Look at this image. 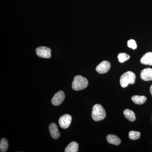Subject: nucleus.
I'll return each instance as SVG.
<instances>
[{"mask_svg": "<svg viewBox=\"0 0 152 152\" xmlns=\"http://www.w3.org/2000/svg\"><path fill=\"white\" fill-rule=\"evenodd\" d=\"M49 130L51 136L53 138L58 139L60 137V133L58 130L57 125L55 123H51L49 125Z\"/></svg>", "mask_w": 152, "mask_h": 152, "instance_id": "nucleus-9", "label": "nucleus"}, {"mask_svg": "<svg viewBox=\"0 0 152 152\" xmlns=\"http://www.w3.org/2000/svg\"><path fill=\"white\" fill-rule=\"evenodd\" d=\"M88 85V81L86 78L80 75H77L74 77L72 88L75 91H80L86 88Z\"/></svg>", "mask_w": 152, "mask_h": 152, "instance_id": "nucleus-1", "label": "nucleus"}, {"mask_svg": "<svg viewBox=\"0 0 152 152\" xmlns=\"http://www.w3.org/2000/svg\"><path fill=\"white\" fill-rule=\"evenodd\" d=\"M132 101L134 102V103L137 104H142L145 103L147 100L146 97L144 96H133L132 97Z\"/></svg>", "mask_w": 152, "mask_h": 152, "instance_id": "nucleus-12", "label": "nucleus"}, {"mask_svg": "<svg viewBox=\"0 0 152 152\" xmlns=\"http://www.w3.org/2000/svg\"><path fill=\"white\" fill-rule=\"evenodd\" d=\"M125 118L131 122L134 121L136 120V116L134 112L129 109H126L124 111Z\"/></svg>", "mask_w": 152, "mask_h": 152, "instance_id": "nucleus-14", "label": "nucleus"}, {"mask_svg": "<svg viewBox=\"0 0 152 152\" xmlns=\"http://www.w3.org/2000/svg\"><path fill=\"white\" fill-rule=\"evenodd\" d=\"M107 139L109 143L115 145H118L121 143V139L115 135H108L107 137Z\"/></svg>", "mask_w": 152, "mask_h": 152, "instance_id": "nucleus-11", "label": "nucleus"}, {"mask_svg": "<svg viewBox=\"0 0 152 152\" xmlns=\"http://www.w3.org/2000/svg\"><path fill=\"white\" fill-rule=\"evenodd\" d=\"M136 75L134 73L128 71L121 76L120 84L123 88H126L129 84H133L135 82Z\"/></svg>", "mask_w": 152, "mask_h": 152, "instance_id": "nucleus-3", "label": "nucleus"}, {"mask_svg": "<svg viewBox=\"0 0 152 152\" xmlns=\"http://www.w3.org/2000/svg\"><path fill=\"white\" fill-rule=\"evenodd\" d=\"M79 145L75 142H72L66 148L65 152H77L78 151Z\"/></svg>", "mask_w": 152, "mask_h": 152, "instance_id": "nucleus-13", "label": "nucleus"}, {"mask_svg": "<svg viewBox=\"0 0 152 152\" xmlns=\"http://www.w3.org/2000/svg\"><path fill=\"white\" fill-rule=\"evenodd\" d=\"M118 59L120 63H124L127 61L130 58V56L126 53H121L118 56Z\"/></svg>", "mask_w": 152, "mask_h": 152, "instance_id": "nucleus-16", "label": "nucleus"}, {"mask_svg": "<svg viewBox=\"0 0 152 152\" xmlns=\"http://www.w3.org/2000/svg\"><path fill=\"white\" fill-rule=\"evenodd\" d=\"M65 96L63 91H59L55 94L52 100V104L53 105L58 106L60 105L64 102Z\"/></svg>", "mask_w": 152, "mask_h": 152, "instance_id": "nucleus-6", "label": "nucleus"}, {"mask_svg": "<svg viewBox=\"0 0 152 152\" xmlns=\"http://www.w3.org/2000/svg\"><path fill=\"white\" fill-rule=\"evenodd\" d=\"M150 92H151V94L152 96V85L150 87Z\"/></svg>", "mask_w": 152, "mask_h": 152, "instance_id": "nucleus-19", "label": "nucleus"}, {"mask_svg": "<svg viewBox=\"0 0 152 152\" xmlns=\"http://www.w3.org/2000/svg\"><path fill=\"white\" fill-rule=\"evenodd\" d=\"M37 56L44 58H49L51 56V50L46 47H40L36 50Z\"/></svg>", "mask_w": 152, "mask_h": 152, "instance_id": "nucleus-4", "label": "nucleus"}, {"mask_svg": "<svg viewBox=\"0 0 152 152\" xmlns=\"http://www.w3.org/2000/svg\"><path fill=\"white\" fill-rule=\"evenodd\" d=\"M127 45L129 48L133 50H135L137 48V45L135 41L132 39L128 41Z\"/></svg>", "mask_w": 152, "mask_h": 152, "instance_id": "nucleus-18", "label": "nucleus"}, {"mask_svg": "<svg viewBox=\"0 0 152 152\" xmlns=\"http://www.w3.org/2000/svg\"><path fill=\"white\" fill-rule=\"evenodd\" d=\"M111 67L110 63L107 61H103L96 68V71L99 73L103 74L108 72Z\"/></svg>", "mask_w": 152, "mask_h": 152, "instance_id": "nucleus-7", "label": "nucleus"}, {"mask_svg": "<svg viewBox=\"0 0 152 152\" xmlns=\"http://www.w3.org/2000/svg\"><path fill=\"white\" fill-rule=\"evenodd\" d=\"M9 144L7 140L5 138H2L0 142V151L6 152L8 148Z\"/></svg>", "mask_w": 152, "mask_h": 152, "instance_id": "nucleus-15", "label": "nucleus"}, {"mask_svg": "<svg viewBox=\"0 0 152 152\" xmlns=\"http://www.w3.org/2000/svg\"><path fill=\"white\" fill-rule=\"evenodd\" d=\"M141 63L145 65H152V52H148L143 55L140 60Z\"/></svg>", "mask_w": 152, "mask_h": 152, "instance_id": "nucleus-10", "label": "nucleus"}, {"mask_svg": "<svg viewBox=\"0 0 152 152\" xmlns=\"http://www.w3.org/2000/svg\"><path fill=\"white\" fill-rule=\"evenodd\" d=\"M140 77L143 80L145 81L152 80V69L149 68L144 69L141 72Z\"/></svg>", "mask_w": 152, "mask_h": 152, "instance_id": "nucleus-8", "label": "nucleus"}, {"mask_svg": "<svg viewBox=\"0 0 152 152\" xmlns=\"http://www.w3.org/2000/svg\"><path fill=\"white\" fill-rule=\"evenodd\" d=\"M141 133L139 132L132 131L129 133V138L132 140H137L140 138Z\"/></svg>", "mask_w": 152, "mask_h": 152, "instance_id": "nucleus-17", "label": "nucleus"}, {"mask_svg": "<svg viewBox=\"0 0 152 152\" xmlns=\"http://www.w3.org/2000/svg\"><path fill=\"white\" fill-rule=\"evenodd\" d=\"M106 116L105 110L103 107L99 104H95L93 107L92 112V118L96 121H102Z\"/></svg>", "mask_w": 152, "mask_h": 152, "instance_id": "nucleus-2", "label": "nucleus"}, {"mask_svg": "<svg viewBox=\"0 0 152 152\" xmlns=\"http://www.w3.org/2000/svg\"><path fill=\"white\" fill-rule=\"evenodd\" d=\"M72 117L69 114L62 116L59 119L58 123L60 127L63 129H67L71 124Z\"/></svg>", "mask_w": 152, "mask_h": 152, "instance_id": "nucleus-5", "label": "nucleus"}]
</instances>
